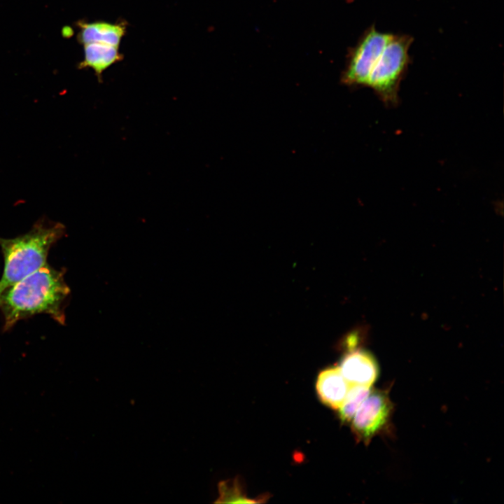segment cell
<instances>
[{"label": "cell", "mask_w": 504, "mask_h": 504, "mask_svg": "<svg viewBox=\"0 0 504 504\" xmlns=\"http://www.w3.org/2000/svg\"><path fill=\"white\" fill-rule=\"evenodd\" d=\"M69 294L64 270L46 265L0 293L4 330H10L22 319L38 314H48L64 325V304Z\"/></svg>", "instance_id": "6da1fadb"}, {"label": "cell", "mask_w": 504, "mask_h": 504, "mask_svg": "<svg viewBox=\"0 0 504 504\" xmlns=\"http://www.w3.org/2000/svg\"><path fill=\"white\" fill-rule=\"evenodd\" d=\"M65 230L60 223L41 219L22 235L0 237L4 257L0 293L47 265L49 250L63 237Z\"/></svg>", "instance_id": "7a4b0ae2"}, {"label": "cell", "mask_w": 504, "mask_h": 504, "mask_svg": "<svg viewBox=\"0 0 504 504\" xmlns=\"http://www.w3.org/2000/svg\"><path fill=\"white\" fill-rule=\"evenodd\" d=\"M413 38L407 34H393L373 67L366 85L374 90L383 102L393 104L410 60L409 48Z\"/></svg>", "instance_id": "3957f363"}, {"label": "cell", "mask_w": 504, "mask_h": 504, "mask_svg": "<svg viewBox=\"0 0 504 504\" xmlns=\"http://www.w3.org/2000/svg\"><path fill=\"white\" fill-rule=\"evenodd\" d=\"M393 34L368 29L354 48L342 80L346 85H366L369 76Z\"/></svg>", "instance_id": "277c9868"}, {"label": "cell", "mask_w": 504, "mask_h": 504, "mask_svg": "<svg viewBox=\"0 0 504 504\" xmlns=\"http://www.w3.org/2000/svg\"><path fill=\"white\" fill-rule=\"evenodd\" d=\"M391 409L385 393L371 391L353 416L354 431L360 438L368 440L386 423Z\"/></svg>", "instance_id": "5b68a950"}, {"label": "cell", "mask_w": 504, "mask_h": 504, "mask_svg": "<svg viewBox=\"0 0 504 504\" xmlns=\"http://www.w3.org/2000/svg\"><path fill=\"white\" fill-rule=\"evenodd\" d=\"M350 385L370 386L378 375V368L374 359L363 351H353L347 354L339 367Z\"/></svg>", "instance_id": "8992f818"}, {"label": "cell", "mask_w": 504, "mask_h": 504, "mask_svg": "<svg viewBox=\"0 0 504 504\" xmlns=\"http://www.w3.org/2000/svg\"><path fill=\"white\" fill-rule=\"evenodd\" d=\"M350 386L343 377L339 367L323 370L318 374L316 381V391L320 400L332 409L340 407Z\"/></svg>", "instance_id": "52a82bcc"}, {"label": "cell", "mask_w": 504, "mask_h": 504, "mask_svg": "<svg viewBox=\"0 0 504 504\" xmlns=\"http://www.w3.org/2000/svg\"><path fill=\"white\" fill-rule=\"evenodd\" d=\"M80 31L78 40L82 44L102 43L118 47L125 34V27L122 24L108 22H79Z\"/></svg>", "instance_id": "ba28073f"}, {"label": "cell", "mask_w": 504, "mask_h": 504, "mask_svg": "<svg viewBox=\"0 0 504 504\" xmlns=\"http://www.w3.org/2000/svg\"><path fill=\"white\" fill-rule=\"evenodd\" d=\"M121 59L118 47L102 43H89L84 44V59L79 67L92 68L100 80L103 71Z\"/></svg>", "instance_id": "9c48e42d"}, {"label": "cell", "mask_w": 504, "mask_h": 504, "mask_svg": "<svg viewBox=\"0 0 504 504\" xmlns=\"http://www.w3.org/2000/svg\"><path fill=\"white\" fill-rule=\"evenodd\" d=\"M371 392L370 386L351 385L345 400L339 408V415L343 421H349Z\"/></svg>", "instance_id": "30bf717a"}, {"label": "cell", "mask_w": 504, "mask_h": 504, "mask_svg": "<svg viewBox=\"0 0 504 504\" xmlns=\"http://www.w3.org/2000/svg\"><path fill=\"white\" fill-rule=\"evenodd\" d=\"M219 496L215 503H256L246 497L241 491L239 482L236 480L223 481L218 484Z\"/></svg>", "instance_id": "8fae6325"}]
</instances>
